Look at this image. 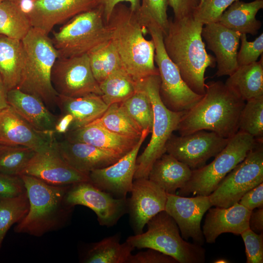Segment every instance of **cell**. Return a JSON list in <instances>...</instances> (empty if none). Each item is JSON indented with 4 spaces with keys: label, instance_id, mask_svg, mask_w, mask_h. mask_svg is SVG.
I'll list each match as a JSON object with an SVG mask.
<instances>
[{
    "label": "cell",
    "instance_id": "obj_49",
    "mask_svg": "<svg viewBox=\"0 0 263 263\" xmlns=\"http://www.w3.org/2000/svg\"><path fill=\"white\" fill-rule=\"evenodd\" d=\"M249 228L256 233L263 232V208L251 211L249 219Z\"/></svg>",
    "mask_w": 263,
    "mask_h": 263
},
{
    "label": "cell",
    "instance_id": "obj_25",
    "mask_svg": "<svg viewBox=\"0 0 263 263\" xmlns=\"http://www.w3.org/2000/svg\"><path fill=\"white\" fill-rule=\"evenodd\" d=\"M7 102L37 130L55 132V126L58 118L38 97L16 88L8 91Z\"/></svg>",
    "mask_w": 263,
    "mask_h": 263
},
{
    "label": "cell",
    "instance_id": "obj_20",
    "mask_svg": "<svg viewBox=\"0 0 263 263\" xmlns=\"http://www.w3.org/2000/svg\"><path fill=\"white\" fill-rule=\"evenodd\" d=\"M55 139V132L37 130L9 105L0 110V145L22 146L38 151Z\"/></svg>",
    "mask_w": 263,
    "mask_h": 263
},
{
    "label": "cell",
    "instance_id": "obj_19",
    "mask_svg": "<svg viewBox=\"0 0 263 263\" xmlns=\"http://www.w3.org/2000/svg\"><path fill=\"white\" fill-rule=\"evenodd\" d=\"M26 12L32 27L49 35L53 28L98 6L97 0H32Z\"/></svg>",
    "mask_w": 263,
    "mask_h": 263
},
{
    "label": "cell",
    "instance_id": "obj_37",
    "mask_svg": "<svg viewBox=\"0 0 263 263\" xmlns=\"http://www.w3.org/2000/svg\"><path fill=\"white\" fill-rule=\"evenodd\" d=\"M138 85V90L121 104L142 131L150 133L153 121L152 104L146 92Z\"/></svg>",
    "mask_w": 263,
    "mask_h": 263
},
{
    "label": "cell",
    "instance_id": "obj_5",
    "mask_svg": "<svg viewBox=\"0 0 263 263\" xmlns=\"http://www.w3.org/2000/svg\"><path fill=\"white\" fill-rule=\"evenodd\" d=\"M24 63L17 88L41 100L49 109L56 106L58 94L51 81L53 66L59 57L51 38L42 30L32 27L21 40Z\"/></svg>",
    "mask_w": 263,
    "mask_h": 263
},
{
    "label": "cell",
    "instance_id": "obj_36",
    "mask_svg": "<svg viewBox=\"0 0 263 263\" xmlns=\"http://www.w3.org/2000/svg\"><path fill=\"white\" fill-rule=\"evenodd\" d=\"M29 203L26 192L15 197L0 196V250L7 232L28 213Z\"/></svg>",
    "mask_w": 263,
    "mask_h": 263
},
{
    "label": "cell",
    "instance_id": "obj_40",
    "mask_svg": "<svg viewBox=\"0 0 263 263\" xmlns=\"http://www.w3.org/2000/svg\"><path fill=\"white\" fill-rule=\"evenodd\" d=\"M239 131L263 140V97L246 101L240 116Z\"/></svg>",
    "mask_w": 263,
    "mask_h": 263
},
{
    "label": "cell",
    "instance_id": "obj_2",
    "mask_svg": "<svg viewBox=\"0 0 263 263\" xmlns=\"http://www.w3.org/2000/svg\"><path fill=\"white\" fill-rule=\"evenodd\" d=\"M201 99L184 112L177 131L181 135L200 130L230 138L239 131L240 116L245 102L221 81L206 84Z\"/></svg>",
    "mask_w": 263,
    "mask_h": 263
},
{
    "label": "cell",
    "instance_id": "obj_24",
    "mask_svg": "<svg viewBox=\"0 0 263 263\" xmlns=\"http://www.w3.org/2000/svg\"><path fill=\"white\" fill-rule=\"evenodd\" d=\"M64 135V138L71 141L88 144L124 155L130 151L140 139L118 134L94 122L81 128L69 131Z\"/></svg>",
    "mask_w": 263,
    "mask_h": 263
},
{
    "label": "cell",
    "instance_id": "obj_39",
    "mask_svg": "<svg viewBox=\"0 0 263 263\" xmlns=\"http://www.w3.org/2000/svg\"><path fill=\"white\" fill-rule=\"evenodd\" d=\"M35 152L27 147L0 145V172L20 175Z\"/></svg>",
    "mask_w": 263,
    "mask_h": 263
},
{
    "label": "cell",
    "instance_id": "obj_16",
    "mask_svg": "<svg viewBox=\"0 0 263 263\" xmlns=\"http://www.w3.org/2000/svg\"><path fill=\"white\" fill-rule=\"evenodd\" d=\"M149 133L143 130L135 146L114 164L91 171L89 182L115 198H126L132 188L139 150Z\"/></svg>",
    "mask_w": 263,
    "mask_h": 263
},
{
    "label": "cell",
    "instance_id": "obj_23",
    "mask_svg": "<svg viewBox=\"0 0 263 263\" xmlns=\"http://www.w3.org/2000/svg\"><path fill=\"white\" fill-rule=\"evenodd\" d=\"M207 211L202 229L207 243H214L223 233L241 235L249 228V219L252 211L239 203L228 207L209 208Z\"/></svg>",
    "mask_w": 263,
    "mask_h": 263
},
{
    "label": "cell",
    "instance_id": "obj_33",
    "mask_svg": "<svg viewBox=\"0 0 263 263\" xmlns=\"http://www.w3.org/2000/svg\"><path fill=\"white\" fill-rule=\"evenodd\" d=\"M99 85L102 93L101 96L108 106L124 102L139 88L138 84L123 68L113 72Z\"/></svg>",
    "mask_w": 263,
    "mask_h": 263
},
{
    "label": "cell",
    "instance_id": "obj_45",
    "mask_svg": "<svg viewBox=\"0 0 263 263\" xmlns=\"http://www.w3.org/2000/svg\"><path fill=\"white\" fill-rule=\"evenodd\" d=\"M135 255H131L127 263H177L173 257L158 250L147 248Z\"/></svg>",
    "mask_w": 263,
    "mask_h": 263
},
{
    "label": "cell",
    "instance_id": "obj_17",
    "mask_svg": "<svg viewBox=\"0 0 263 263\" xmlns=\"http://www.w3.org/2000/svg\"><path fill=\"white\" fill-rule=\"evenodd\" d=\"M165 211L175 221L182 237L191 238L193 243L203 245L205 238L201 227L202 218L212 206L209 196L193 197L167 193Z\"/></svg>",
    "mask_w": 263,
    "mask_h": 263
},
{
    "label": "cell",
    "instance_id": "obj_18",
    "mask_svg": "<svg viewBox=\"0 0 263 263\" xmlns=\"http://www.w3.org/2000/svg\"><path fill=\"white\" fill-rule=\"evenodd\" d=\"M128 199V212L135 234H141L148 221L165 210L167 193L148 178L135 179L133 181Z\"/></svg>",
    "mask_w": 263,
    "mask_h": 263
},
{
    "label": "cell",
    "instance_id": "obj_3",
    "mask_svg": "<svg viewBox=\"0 0 263 263\" xmlns=\"http://www.w3.org/2000/svg\"><path fill=\"white\" fill-rule=\"evenodd\" d=\"M107 24L123 68L135 82L139 84L150 76L159 75L154 42L145 38L146 33L129 6L117 4Z\"/></svg>",
    "mask_w": 263,
    "mask_h": 263
},
{
    "label": "cell",
    "instance_id": "obj_6",
    "mask_svg": "<svg viewBox=\"0 0 263 263\" xmlns=\"http://www.w3.org/2000/svg\"><path fill=\"white\" fill-rule=\"evenodd\" d=\"M145 232L129 237L126 242L134 248H151L174 258L179 263H204L206 250L181 236L174 220L165 210L157 214L147 224Z\"/></svg>",
    "mask_w": 263,
    "mask_h": 263
},
{
    "label": "cell",
    "instance_id": "obj_10",
    "mask_svg": "<svg viewBox=\"0 0 263 263\" xmlns=\"http://www.w3.org/2000/svg\"><path fill=\"white\" fill-rule=\"evenodd\" d=\"M146 30L154 44V62L160 78L159 94L162 101L174 112L189 110L203 95L193 92L183 80L178 68L166 52L162 31L154 26H148Z\"/></svg>",
    "mask_w": 263,
    "mask_h": 263
},
{
    "label": "cell",
    "instance_id": "obj_47",
    "mask_svg": "<svg viewBox=\"0 0 263 263\" xmlns=\"http://www.w3.org/2000/svg\"><path fill=\"white\" fill-rule=\"evenodd\" d=\"M238 203L250 211L263 208V182L246 192Z\"/></svg>",
    "mask_w": 263,
    "mask_h": 263
},
{
    "label": "cell",
    "instance_id": "obj_8",
    "mask_svg": "<svg viewBox=\"0 0 263 263\" xmlns=\"http://www.w3.org/2000/svg\"><path fill=\"white\" fill-rule=\"evenodd\" d=\"M257 143V140L252 135L238 131L210 163L192 170L189 180L176 194L209 196Z\"/></svg>",
    "mask_w": 263,
    "mask_h": 263
},
{
    "label": "cell",
    "instance_id": "obj_50",
    "mask_svg": "<svg viewBox=\"0 0 263 263\" xmlns=\"http://www.w3.org/2000/svg\"><path fill=\"white\" fill-rule=\"evenodd\" d=\"M73 121L74 117L71 114L69 113L61 114L56 123L55 132L61 134H65L69 131Z\"/></svg>",
    "mask_w": 263,
    "mask_h": 263
},
{
    "label": "cell",
    "instance_id": "obj_13",
    "mask_svg": "<svg viewBox=\"0 0 263 263\" xmlns=\"http://www.w3.org/2000/svg\"><path fill=\"white\" fill-rule=\"evenodd\" d=\"M66 205L73 208L82 205L90 208L97 215L100 225H115L128 212V199L117 198L94 186L89 181L70 185L64 197Z\"/></svg>",
    "mask_w": 263,
    "mask_h": 263
},
{
    "label": "cell",
    "instance_id": "obj_53",
    "mask_svg": "<svg viewBox=\"0 0 263 263\" xmlns=\"http://www.w3.org/2000/svg\"><path fill=\"white\" fill-rule=\"evenodd\" d=\"M206 0H200L199 3H202V2H204V1H206Z\"/></svg>",
    "mask_w": 263,
    "mask_h": 263
},
{
    "label": "cell",
    "instance_id": "obj_21",
    "mask_svg": "<svg viewBox=\"0 0 263 263\" xmlns=\"http://www.w3.org/2000/svg\"><path fill=\"white\" fill-rule=\"evenodd\" d=\"M204 25L202 37L207 43V48L215 55L216 75H230L239 67L237 56L241 34L219 22Z\"/></svg>",
    "mask_w": 263,
    "mask_h": 263
},
{
    "label": "cell",
    "instance_id": "obj_14",
    "mask_svg": "<svg viewBox=\"0 0 263 263\" xmlns=\"http://www.w3.org/2000/svg\"><path fill=\"white\" fill-rule=\"evenodd\" d=\"M230 138L206 130L185 135L176 136L172 133L167 143L166 152L193 170L203 167L208 160L216 156Z\"/></svg>",
    "mask_w": 263,
    "mask_h": 263
},
{
    "label": "cell",
    "instance_id": "obj_44",
    "mask_svg": "<svg viewBox=\"0 0 263 263\" xmlns=\"http://www.w3.org/2000/svg\"><path fill=\"white\" fill-rule=\"evenodd\" d=\"M25 191L24 182L19 175L0 172V196L15 197Z\"/></svg>",
    "mask_w": 263,
    "mask_h": 263
},
{
    "label": "cell",
    "instance_id": "obj_46",
    "mask_svg": "<svg viewBox=\"0 0 263 263\" xmlns=\"http://www.w3.org/2000/svg\"><path fill=\"white\" fill-rule=\"evenodd\" d=\"M168 1L173 10L174 19H180L193 16L200 0H168Z\"/></svg>",
    "mask_w": 263,
    "mask_h": 263
},
{
    "label": "cell",
    "instance_id": "obj_31",
    "mask_svg": "<svg viewBox=\"0 0 263 263\" xmlns=\"http://www.w3.org/2000/svg\"><path fill=\"white\" fill-rule=\"evenodd\" d=\"M115 235L93 243L83 260L85 263H127L134 248L126 241L120 244Z\"/></svg>",
    "mask_w": 263,
    "mask_h": 263
},
{
    "label": "cell",
    "instance_id": "obj_27",
    "mask_svg": "<svg viewBox=\"0 0 263 263\" xmlns=\"http://www.w3.org/2000/svg\"><path fill=\"white\" fill-rule=\"evenodd\" d=\"M191 172L188 166L166 152L154 162L148 178L167 193L174 194L189 180Z\"/></svg>",
    "mask_w": 263,
    "mask_h": 263
},
{
    "label": "cell",
    "instance_id": "obj_7",
    "mask_svg": "<svg viewBox=\"0 0 263 263\" xmlns=\"http://www.w3.org/2000/svg\"><path fill=\"white\" fill-rule=\"evenodd\" d=\"M51 39L61 57L87 54L109 41L111 33L102 7L98 5L74 16L54 31Z\"/></svg>",
    "mask_w": 263,
    "mask_h": 263
},
{
    "label": "cell",
    "instance_id": "obj_28",
    "mask_svg": "<svg viewBox=\"0 0 263 263\" xmlns=\"http://www.w3.org/2000/svg\"><path fill=\"white\" fill-rule=\"evenodd\" d=\"M263 8V0L249 2L236 0L223 13L219 22L241 34L256 35L262 27L256 16Z\"/></svg>",
    "mask_w": 263,
    "mask_h": 263
},
{
    "label": "cell",
    "instance_id": "obj_41",
    "mask_svg": "<svg viewBox=\"0 0 263 263\" xmlns=\"http://www.w3.org/2000/svg\"><path fill=\"white\" fill-rule=\"evenodd\" d=\"M238 0H207L199 3L193 17L203 24L217 22L226 9Z\"/></svg>",
    "mask_w": 263,
    "mask_h": 263
},
{
    "label": "cell",
    "instance_id": "obj_34",
    "mask_svg": "<svg viewBox=\"0 0 263 263\" xmlns=\"http://www.w3.org/2000/svg\"><path fill=\"white\" fill-rule=\"evenodd\" d=\"M93 122L114 133L131 138L139 139L142 133L121 103L109 106L103 114Z\"/></svg>",
    "mask_w": 263,
    "mask_h": 263
},
{
    "label": "cell",
    "instance_id": "obj_12",
    "mask_svg": "<svg viewBox=\"0 0 263 263\" xmlns=\"http://www.w3.org/2000/svg\"><path fill=\"white\" fill-rule=\"evenodd\" d=\"M51 81L59 95L76 97L91 94L102 95L87 54L58 57L52 69Z\"/></svg>",
    "mask_w": 263,
    "mask_h": 263
},
{
    "label": "cell",
    "instance_id": "obj_9",
    "mask_svg": "<svg viewBox=\"0 0 263 263\" xmlns=\"http://www.w3.org/2000/svg\"><path fill=\"white\" fill-rule=\"evenodd\" d=\"M159 75L150 76L139 84L147 93L152 106L153 121L150 140L137 156L134 179L148 178L154 162L166 152L167 143L177 131L184 112H176L166 107L159 94Z\"/></svg>",
    "mask_w": 263,
    "mask_h": 263
},
{
    "label": "cell",
    "instance_id": "obj_43",
    "mask_svg": "<svg viewBox=\"0 0 263 263\" xmlns=\"http://www.w3.org/2000/svg\"><path fill=\"white\" fill-rule=\"evenodd\" d=\"M241 235L244 241L247 263H263V232L256 233L249 228Z\"/></svg>",
    "mask_w": 263,
    "mask_h": 263
},
{
    "label": "cell",
    "instance_id": "obj_52",
    "mask_svg": "<svg viewBox=\"0 0 263 263\" xmlns=\"http://www.w3.org/2000/svg\"><path fill=\"white\" fill-rule=\"evenodd\" d=\"M9 0L13 2V3L16 4L17 5L21 6V4L23 2V1H24L25 0Z\"/></svg>",
    "mask_w": 263,
    "mask_h": 263
},
{
    "label": "cell",
    "instance_id": "obj_51",
    "mask_svg": "<svg viewBox=\"0 0 263 263\" xmlns=\"http://www.w3.org/2000/svg\"><path fill=\"white\" fill-rule=\"evenodd\" d=\"M7 93L8 91L0 75V110L8 106Z\"/></svg>",
    "mask_w": 263,
    "mask_h": 263
},
{
    "label": "cell",
    "instance_id": "obj_11",
    "mask_svg": "<svg viewBox=\"0 0 263 263\" xmlns=\"http://www.w3.org/2000/svg\"><path fill=\"white\" fill-rule=\"evenodd\" d=\"M263 182V140L231 170L209 195L212 206L228 207L248 191Z\"/></svg>",
    "mask_w": 263,
    "mask_h": 263
},
{
    "label": "cell",
    "instance_id": "obj_42",
    "mask_svg": "<svg viewBox=\"0 0 263 263\" xmlns=\"http://www.w3.org/2000/svg\"><path fill=\"white\" fill-rule=\"evenodd\" d=\"M241 48L237 53V62L238 66L251 64L257 61L263 52V34L262 33L252 41H248L246 35L240 36Z\"/></svg>",
    "mask_w": 263,
    "mask_h": 263
},
{
    "label": "cell",
    "instance_id": "obj_1",
    "mask_svg": "<svg viewBox=\"0 0 263 263\" xmlns=\"http://www.w3.org/2000/svg\"><path fill=\"white\" fill-rule=\"evenodd\" d=\"M204 25L193 16L173 19L169 20L163 36L166 52L183 80L193 92L202 95L206 92L205 71L216 65L215 57L207 53L202 39Z\"/></svg>",
    "mask_w": 263,
    "mask_h": 263
},
{
    "label": "cell",
    "instance_id": "obj_38",
    "mask_svg": "<svg viewBox=\"0 0 263 263\" xmlns=\"http://www.w3.org/2000/svg\"><path fill=\"white\" fill-rule=\"evenodd\" d=\"M168 0H140L139 8L135 14L138 22L147 33V28L154 26L165 35L168 30Z\"/></svg>",
    "mask_w": 263,
    "mask_h": 263
},
{
    "label": "cell",
    "instance_id": "obj_30",
    "mask_svg": "<svg viewBox=\"0 0 263 263\" xmlns=\"http://www.w3.org/2000/svg\"><path fill=\"white\" fill-rule=\"evenodd\" d=\"M24 57L21 40L0 35V75L8 91L19 84Z\"/></svg>",
    "mask_w": 263,
    "mask_h": 263
},
{
    "label": "cell",
    "instance_id": "obj_22",
    "mask_svg": "<svg viewBox=\"0 0 263 263\" xmlns=\"http://www.w3.org/2000/svg\"><path fill=\"white\" fill-rule=\"evenodd\" d=\"M56 145L60 155L68 164L77 170L88 174L94 170L114 164L125 155L65 138L58 141L56 140Z\"/></svg>",
    "mask_w": 263,
    "mask_h": 263
},
{
    "label": "cell",
    "instance_id": "obj_54",
    "mask_svg": "<svg viewBox=\"0 0 263 263\" xmlns=\"http://www.w3.org/2000/svg\"><path fill=\"white\" fill-rule=\"evenodd\" d=\"M4 0H0V2H1V1H3Z\"/></svg>",
    "mask_w": 263,
    "mask_h": 263
},
{
    "label": "cell",
    "instance_id": "obj_15",
    "mask_svg": "<svg viewBox=\"0 0 263 263\" xmlns=\"http://www.w3.org/2000/svg\"><path fill=\"white\" fill-rule=\"evenodd\" d=\"M56 140L49 147L36 151L21 174L34 177L53 186L89 181L88 174L74 169L63 159L56 147Z\"/></svg>",
    "mask_w": 263,
    "mask_h": 263
},
{
    "label": "cell",
    "instance_id": "obj_29",
    "mask_svg": "<svg viewBox=\"0 0 263 263\" xmlns=\"http://www.w3.org/2000/svg\"><path fill=\"white\" fill-rule=\"evenodd\" d=\"M225 83L245 102L263 97V56L259 61L239 66Z\"/></svg>",
    "mask_w": 263,
    "mask_h": 263
},
{
    "label": "cell",
    "instance_id": "obj_4",
    "mask_svg": "<svg viewBox=\"0 0 263 263\" xmlns=\"http://www.w3.org/2000/svg\"><path fill=\"white\" fill-rule=\"evenodd\" d=\"M19 176L24 182L29 207L15 226V232L40 237L63 226L73 210L64 202L70 185L53 186L30 175Z\"/></svg>",
    "mask_w": 263,
    "mask_h": 263
},
{
    "label": "cell",
    "instance_id": "obj_26",
    "mask_svg": "<svg viewBox=\"0 0 263 263\" xmlns=\"http://www.w3.org/2000/svg\"><path fill=\"white\" fill-rule=\"evenodd\" d=\"M56 106L61 114L69 113L74 117L68 131L90 124L100 118L108 108L101 95L94 94L76 97L58 95Z\"/></svg>",
    "mask_w": 263,
    "mask_h": 263
},
{
    "label": "cell",
    "instance_id": "obj_32",
    "mask_svg": "<svg viewBox=\"0 0 263 263\" xmlns=\"http://www.w3.org/2000/svg\"><path fill=\"white\" fill-rule=\"evenodd\" d=\"M32 27L27 12L9 0L0 2V35L21 40Z\"/></svg>",
    "mask_w": 263,
    "mask_h": 263
},
{
    "label": "cell",
    "instance_id": "obj_35",
    "mask_svg": "<svg viewBox=\"0 0 263 263\" xmlns=\"http://www.w3.org/2000/svg\"><path fill=\"white\" fill-rule=\"evenodd\" d=\"M87 55L93 74L98 84L114 71L123 68L121 59L111 40Z\"/></svg>",
    "mask_w": 263,
    "mask_h": 263
},
{
    "label": "cell",
    "instance_id": "obj_48",
    "mask_svg": "<svg viewBox=\"0 0 263 263\" xmlns=\"http://www.w3.org/2000/svg\"><path fill=\"white\" fill-rule=\"evenodd\" d=\"M98 5L102 7L105 22L109 20L112 12L114 7L119 3L128 2L130 8L134 12H136L140 5V0H97Z\"/></svg>",
    "mask_w": 263,
    "mask_h": 263
}]
</instances>
